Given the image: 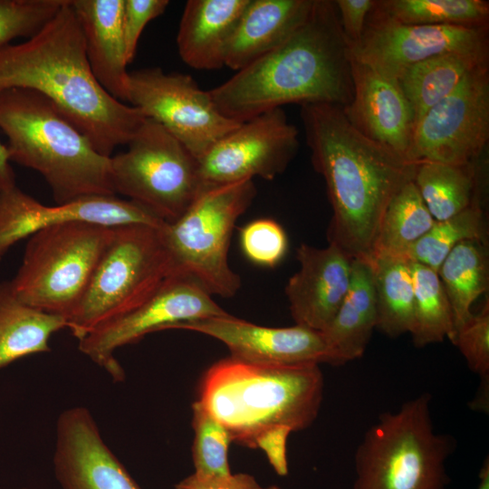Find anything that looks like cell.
<instances>
[{
	"instance_id": "4dcf8cb0",
	"label": "cell",
	"mask_w": 489,
	"mask_h": 489,
	"mask_svg": "<svg viewBox=\"0 0 489 489\" xmlns=\"http://www.w3.org/2000/svg\"><path fill=\"white\" fill-rule=\"evenodd\" d=\"M372 10L403 24L488 27L489 2L484 0H380Z\"/></svg>"
},
{
	"instance_id": "30bf717a",
	"label": "cell",
	"mask_w": 489,
	"mask_h": 489,
	"mask_svg": "<svg viewBox=\"0 0 489 489\" xmlns=\"http://www.w3.org/2000/svg\"><path fill=\"white\" fill-rule=\"evenodd\" d=\"M128 149L110 157L120 193L164 223L180 217L204 186L197 159L165 128L146 119Z\"/></svg>"
},
{
	"instance_id": "ac0fdd59",
	"label": "cell",
	"mask_w": 489,
	"mask_h": 489,
	"mask_svg": "<svg viewBox=\"0 0 489 489\" xmlns=\"http://www.w3.org/2000/svg\"><path fill=\"white\" fill-rule=\"evenodd\" d=\"M173 329L187 330L223 342L230 356L258 363H331L321 331L295 324L291 327H265L229 313L182 322Z\"/></svg>"
},
{
	"instance_id": "2e32d148",
	"label": "cell",
	"mask_w": 489,
	"mask_h": 489,
	"mask_svg": "<svg viewBox=\"0 0 489 489\" xmlns=\"http://www.w3.org/2000/svg\"><path fill=\"white\" fill-rule=\"evenodd\" d=\"M83 221L105 226L164 224L153 214L116 196H94L72 202L45 206L16 186L0 191V260L17 242L53 225Z\"/></svg>"
},
{
	"instance_id": "7a4b0ae2",
	"label": "cell",
	"mask_w": 489,
	"mask_h": 489,
	"mask_svg": "<svg viewBox=\"0 0 489 489\" xmlns=\"http://www.w3.org/2000/svg\"><path fill=\"white\" fill-rule=\"evenodd\" d=\"M14 88L50 100L105 157L127 145L146 120L96 80L70 0L35 34L0 47V92Z\"/></svg>"
},
{
	"instance_id": "ba28073f",
	"label": "cell",
	"mask_w": 489,
	"mask_h": 489,
	"mask_svg": "<svg viewBox=\"0 0 489 489\" xmlns=\"http://www.w3.org/2000/svg\"><path fill=\"white\" fill-rule=\"evenodd\" d=\"M114 227L72 221L44 228L27 242L9 282L22 302L68 321L79 306Z\"/></svg>"
},
{
	"instance_id": "1f68e13d",
	"label": "cell",
	"mask_w": 489,
	"mask_h": 489,
	"mask_svg": "<svg viewBox=\"0 0 489 489\" xmlns=\"http://www.w3.org/2000/svg\"><path fill=\"white\" fill-rule=\"evenodd\" d=\"M411 262V261H410ZM414 286V322L410 331L417 348L451 341L455 335L452 308L437 272L411 262Z\"/></svg>"
},
{
	"instance_id": "60d3db41",
	"label": "cell",
	"mask_w": 489,
	"mask_h": 489,
	"mask_svg": "<svg viewBox=\"0 0 489 489\" xmlns=\"http://www.w3.org/2000/svg\"><path fill=\"white\" fill-rule=\"evenodd\" d=\"M15 178L7 148L0 141V191L15 187Z\"/></svg>"
},
{
	"instance_id": "44dd1931",
	"label": "cell",
	"mask_w": 489,
	"mask_h": 489,
	"mask_svg": "<svg viewBox=\"0 0 489 489\" xmlns=\"http://www.w3.org/2000/svg\"><path fill=\"white\" fill-rule=\"evenodd\" d=\"M85 41L91 70L112 97L127 101L129 64L122 29L124 0H70Z\"/></svg>"
},
{
	"instance_id": "74e56055",
	"label": "cell",
	"mask_w": 489,
	"mask_h": 489,
	"mask_svg": "<svg viewBox=\"0 0 489 489\" xmlns=\"http://www.w3.org/2000/svg\"><path fill=\"white\" fill-rule=\"evenodd\" d=\"M168 4V0H124L122 29L129 63L135 57L139 36L147 24L161 15Z\"/></svg>"
},
{
	"instance_id": "83f0119b",
	"label": "cell",
	"mask_w": 489,
	"mask_h": 489,
	"mask_svg": "<svg viewBox=\"0 0 489 489\" xmlns=\"http://www.w3.org/2000/svg\"><path fill=\"white\" fill-rule=\"evenodd\" d=\"M477 161L465 165L417 164L413 181L436 221L454 216L480 200Z\"/></svg>"
},
{
	"instance_id": "277c9868",
	"label": "cell",
	"mask_w": 489,
	"mask_h": 489,
	"mask_svg": "<svg viewBox=\"0 0 489 489\" xmlns=\"http://www.w3.org/2000/svg\"><path fill=\"white\" fill-rule=\"evenodd\" d=\"M323 388L319 364H266L229 356L205 371L197 401L233 442L260 448L284 476L287 438L316 419Z\"/></svg>"
},
{
	"instance_id": "cb8c5ba5",
	"label": "cell",
	"mask_w": 489,
	"mask_h": 489,
	"mask_svg": "<svg viewBox=\"0 0 489 489\" xmlns=\"http://www.w3.org/2000/svg\"><path fill=\"white\" fill-rule=\"evenodd\" d=\"M377 329V305L369 258H354L349 290L334 318L321 331L332 365L363 356Z\"/></svg>"
},
{
	"instance_id": "8fae6325",
	"label": "cell",
	"mask_w": 489,
	"mask_h": 489,
	"mask_svg": "<svg viewBox=\"0 0 489 489\" xmlns=\"http://www.w3.org/2000/svg\"><path fill=\"white\" fill-rule=\"evenodd\" d=\"M127 101L159 123L199 159L238 122L224 116L209 91L188 74L144 68L129 73Z\"/></svg>"
},
{
	"instance_id": "ab89813d",
	"label": "cell",
	"mask_w": 489,
	"mask_h": 489,
	"mask_svg": "<svg viewBox=\"0 0 489 489\" xmlns=\"http://www.w3.org/2000/svg\"><path fill=\"white\" fill-rule=\"evenodd\" d=\"M173 489H281L276 485L263 486L248 474H231L219 478H201L192 474L179 481Z\"/></svg>"
},
{
	"instance_id": "8d00e7d4",
	"label": "cell",
	"mask_w": 489,
	"mask_h": 489,
	"mask_svg": "<svg viewBox=\"0 0 489 489\" xmlns=\"http://www.w3.org/2000/svg\"><path fill=\"white\" fill-rule=\"evenodd\" d=\"M452 343L458 348L469 369L484 383L489 379V302L473 314L454 335Z\"/></svg>"
},
{
	"instance_id": "b9f144b4",
	"label": "cell",
	"mask_w": 489,
	"mask_h": 489,
	"mask_svg": "<svg viewBox=\"0 0 489 489\" xmlns=\"http://www.w3.org/2000/svg\"><path fill=\"white\" fill-rule=\"evenodd\" d=\"M477 489H489V461L485 458L479 473V484Z\"/></svg>"
},
{
	"instance_id": "d6986e66",
	"label": "cell",
	"mask_w": 489,
	"mask_h": 489,
	"mask_svg": "<svg viewBox=\"0 0 489 489\" xmlns=\"http://www.w3.org/2000/svg\"><path fill=\"white\" fill-rule=\"evenodd\" d=\"M351 73L352 100L342 108L347 120L361 134L408 160L416 118L398 81L353 59Z\"/></svg>"
},
{
	"instance_id": "52a82bcc",
	"label": "cell",
	"mask_w": 489,
	"mask_h": 489,
	"mask_svg": "<svg viewBox=\"0 0 489 489\" xmlns=\"http://www.w3.org/2000/svg\"><path fill=\"white\" fill-rule=\"evenodd\" d=\"M255 196L253 180L204 184L180 217L160 226L172 276L187 277L212 296H235L241 278L228 263L230 241L237 219Z\"/></svg>"
},
{
	"instance_id": "7c38bea8",
	"label": "cell",
	"mask_w": 489,
	"mask_h": 489,
	"mask_svg": "<svg viewBox=\"0 0 489 489\" xmlns=\"http://www.w3.org/2000/svg\"><path fill=\"white\" fill-rule=\"evenodd\" d=\"M489 140V63L417 122L408 160L465 165L477 161Z\"/></svg>"
},
{
	"instance_id": "5bb4252c",
	"label": "cell",
	"mask_w": 489,
	"mask_h": 489,
	"mask_svg": "<svg viewBox=\"0 0 489 489\" xmlns=\"http://www.w3.org/2000/svg\"><path fill=\"white\" fill-rule=\"evenodd\" d=\"M298 129L282 108L267 110L224 136L199 159L205 185H225L282 174L299 149Z\"/></svg>"
},
{
	"instance_id": "ffe728a7",
	"label": "cell",
	"mask_w": 489,
	"mask_h": 489,
	"mask_svg": "<svg viewBox=\"0 0 489 489\" xmlns=\"http://www.w3.org/2000/svg\"><path fill=\"white\" fill-rule=\"evenodd\" d=\"M299 270L285 286L295 324L322 331L338 312L350 283L352 259L337 244L317 248L302 244Z\"/></svg>"
},
{
	"instance_id": "4fadbf2b",
	"label": "cell",
	"mask_w": 489,
	"mask_h": 489,
	"mask_svg": "<svg viewBox=\"0 0 489 489\" xmlns=\"http://www.w3.org/2000/svg\"><path fill=\"white\" fill-rule=\"evenodd\" d=\"M206 290L187 277L173 275L141 305L79 340V350L103 369L115 382L125 372L115 351L149 333L173 329L191 321L225 315Z\"/></svg>"
},
{
	"instance_id": "603a6c76",
	"label": "cell",
	"mask_w": 489,
	"mask_h": 489,
	"mask_svg": "<svg viewBox=\"0 0 489 489\" xmlns=\"http://www.w3.org/2000/svg\"><path fill=\"white\" fill-rule=\"evenodd\" d=\"M249 0H188L177 35L180 58L197 70L225 66L227 45Z\"/></svg>"
},
{
	"instance_id": "f546056e",
	"label": "cell",
	"mask_w": 489,
	"mask_h": 489,
	"mask_svg": "<svg viewBox=\"0 0 489 489\" xmlns=\"http://www.w3.org/2000/svg\"><path fill=\"white\" fill-rule=\"evenodd\" d=\"M413 180L389 201L380 221L371 256L402 255L435 224Z\"/></svg>"
},
{
	"instance_id": "9c48e42d",
	"label": "cell",
	"mask_w": 489,
	"mask_h": 489,
	"mask_svg": "<svg viewBox=\"0 0 489 489\" xmlns=\"http://www.w3.org/2000/svg\"><path fill=\"white\" fill-rule=\"evenodd\" d=\"M160 226L131 224L114 227L68 321V329L78 340L141 305L172 276Z\"/></svg>"
},
{
	"instance_id": "836d02e7",
	"label": "cell",
	"mask_w": 489,
	"mask_h": 489,
	"mask_svg": "<svg viewBox=\"0 0 489 489\" xmlns=\"http://www.w3.org/2000/svg\"><path fill=\"white\" fill-rule=\"evenodd\" d=\"M194 441L192 458L197 476L219 478L230 475L228 448L232 438L225 427L197 400L192 405Z\"/></svg>"
},
{
	"instance_id": "484cf974",
	"label": "cell",
	"mask_w": 489,
	"mask_h": 489,
	"mask_svg": "<svg viewBox=\"0 0 489 489\" xmlns=\"http://www.w3.org/2000/svg\"><path fill=\"white\" fill-rule=\"evenodd\" d=\"M488 61L486 54L452 53L428 58L406 70L397 81L414 111L416 124Z\"/></svg>"
},
{
	"instance_id": "e0dca14e",
	"label": "cell",
	"mask_w": 489,
	"mask_h": 489,
	"mask_svg": "<svg viewBox=\"0 0 489 489\" xmlns=\"http://www.w3.org/2000/svg\"><path fill=\"white\" fill-rule=\"evenodd\" d=\"M53 472L62 489H141L104 441L90 410H63L57 418Z\"/></svg>"
},
{
	"instance_id": "4316f807",
	"label": "cell",
	"mask_w": 489,
	"mask_h": 489,
	"mask_svg": "<svg viewBox=\"0 0 489 489\" xmlns=\"http://www.w3.org/2000/svg\"><path fill=\"white\" fill-rule=\"evenodd\" d=\"M377 305V329L395 338L410 333L414 322L411 262L402 255L369 257Z\"/></svg>"
},
{
	"instance_id": "7402d4cb",
	"label": "cell",
	"mask_w": 489,
	"mask_h": 489,
	"mask_svg": "<svg viewBox=\"0 0 489 489\" xmlns=\"http://www.w3.org/2000/svg\"><path fill=\"white\" fill-rule=\"evenodd\" d=\"M315 0H249L229 41L225 66L239 71L286 41Z\"/></svg>"
},
{
	"instance_id": "f35d334b",
	"label": "cell",
	"mask_w": 489,
	"mask_h": 489,
	"mask_svg": "<svg viewBox=\"0 0 489 489\" xmlns=\"http://www.w3.org/2000/svg\"><path fill=\"white\" fill-rule=\"evenodd\" d=\"M340 24L350 49L360 42L375 0H334Z\"/></svg>"
},
{
	"instance_id": "d590c367",
	"label": "cell",
	"mask_w": 489,
	"mask_h": 489,
	"mask_svg": "<svg viewBox=\"0 0 489 489\" xmlns=\"http://www.w3.org/2000/svg\"><path fill=\"white\" fill-rule=\"evenodd\" d=\"M240 246L244 255L253 264L274 267L284 258L288 238L283 226L271 218H259L240 229Z\"/></svg>"
},
{
	"instance_id": "d4e9b609",
	"label": "cell",
	"mask_w": 489,
	"mask_h": 489,
	"mask_svg": "<svg viewBox=\"0 0 489 489\" xmlns=\"http://www.w3.org/2000/svg\"><path fill=\"white\" fill-rule=\"evenodd\" d=\"M68 321L18 300L9 282L0 283V369L22 358L50 351V339Z\"/></svg>"
},
{
	"instance_id": "d6a6232c",
	"label": "cell",
	"mask_w": 489,
	"mask_h": 489,
	"mask_svg": "<svg viewBox=\"0 0 489 489\" xmlns=\"http://www.w3.org/2000/svg\"><path fill=\"white\" fill-rule=\"evenodd\" d=\"M486 226L480 200L459 214L436 221L407 252L406 257L437 272L448 254L461 242H486Z\"/></svg>"
},
{
	"instance_id": "9a60e30c",
	"label": "cell",
	"mask_w": 489,
	"mask_h": 489,
	"mask_svg": "<svg viewBox=\"0 0 489 489\" xmlns=\"http://www.w3.org/2000/svg\"><path fill=\"white\" fill-rule=\"evenodd\" d=\"M351 59L398 80L412 65L446 53L489 55L488 27L403 24L369 13Z\"/></svg>"
},
{
	"instance_id": "8992f818",
	"label": "cell",
	"mask_w": 489,
	"mask_h": 489,
	"mask_svg": "<svg viewBox=\"0 0 489 489\" xmlns=\"http://www.w3.org/2000/svg\"><path fill=\"white\" fill-rule=\"evenodd\" d=\"M430 402L423 393L380 415L355 452L353 489H446L455 441L435 430Z\"/></svg>"
},
{
	"instance_id": "3957f363",
	"label": "cell",
	"mask_w": 489,
	"mask_h": 489,
	"mask_svg": "<svg viewBox=\"0 0 489 489\" xmlns=\"http://www.w3.org/2000/svg\"><path fill=\"white\" fill-rule=\"evenodd\" d=\"M209 93L217 110L238 122L287 103L347 106L353 96L351 57L334 1L315 0L286 41Z\"/></svg>"
},
{
	"instance_id": "f1b7e54d",
	"label": "cell",
	"mask_w": 489,
	"mask_h": 489,
	"mask_svg": "<svg viewBox=\"0 0 489 489\" xmlns=\"http://www.w3.org/2000/svg\"><path fill=\"white\" fill-rule=\"evenodd\" d=\"M485 244L480 240L459 243L437 271L452 308L455 333L473 315L471 306L474 302L488 289Z\"/></svg>"
},
{
	"instance_id": "7bdbcfd3",
	"label": "cell",
	"mask_w": 489,
	"mask_h": 489,
	"mask_svg": "<svg viewBox=\"0 0 489 489\" xmlns=\"http://www.w3.org/2000/svg\"><path fill=\"white\" fill-rule=\"evenodd\" d=\"M21 489H28V488L24 487V488H21Z\"/></svg>"
},
{
	"instance_id": "6da1fadb",
	"label": "cell",
	"mask_w": 489,
	"mask_h": 489,
	"mask_svg": "<svg viewBox=\"0 0 489 489\" xmlns=\"http://www.w3.org/2000/svg\"><path fill=\"white\" fill-rule=\"evenodd\" d=\"M301 117L332 208L328 241L351 259L369 258L389 201L414 179L418 163L361 134L338 105L304 103Z\"/></svg>"
},
{
	"instance_id": "e575fe53",
	"label": "cell",
	"mask_w": 489,
	"mask_h": 489,
	"mask_svg": "<svg viewBox=\"0 0 489 489\" xmlns=\"http://www.w3.org/2000/svg\"><path fill=\"white\" fill-rule=\"evenodd\" d=\"M66 0H0V47L35 34Z\"/></svg>"
},
{
	"instance_id": "5b68a950",
	"label": "cell",
	"mask_w": 489,
	"mask_h": 489,
	"mask_svg": "<svg viewBox=\"0 0 489 489\" xmlns=\"http://www.w3.org/2000/svg\"><path fill=\"white\" fill-rule=\"evenodd\" d=\"M0 129L10 161L39 172L56 205L115 196L110 157L42 94L21 88L1 91Z\"/></svg>"
}]
</instances>
